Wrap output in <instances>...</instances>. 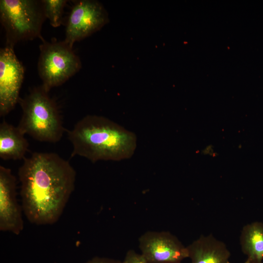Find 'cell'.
I'll return each instance as SVG.
<instances>
[{
  "label": "cell",
  "instance_id": "6da1fadb",
  "mask_svg": "<svg viewBox=\"0 0 263 263\" xmlns=\"http://www.w3.org/2000/svg\"><path fill=\"white\" fill-rule=\"evenodd\" d=\"M21 207L28 221L52 225L60 218L75 188L76 172L56 153L34 152L18 171Z\"/></svg>",
  "mask_w": 263,
  "mask_h": 263
},
{
  "label": "cell",
  "instance_id": "7a4b0ae2",
  "mask_svg": "<svg viewBox=\"0 0 263 263\" xmlns=\"http://www.w3.org/2000/svg\"><path fill=\"white\" fill-rule=\"evenodd\" d=\"M67 134L73 146L72 157L80 156L92 162L130 159L137 147L134 133L100 115L85 116Z\"/></svg>",
  "mask_w": 263,
  "mask_h": 263
},
{
  "label": "cell",
  "instance_id": "3957f363",
  "mask_svg": "<svg viewBox=\"0 0 263 263\" xmlns=\"http://www.w3.org/2000/svg\"><path fill=\"white\" fill-rule=\"evenodd\" d=\"M42 86L19 99L22 113L18 126L24 134L41 142L56 143L65 129L57 105Z\"/></svg>",
  "mask_w": 263,
  "mask_h": 263
},
{
  "label": "cell",
  "instance_id": "277c9868",
  "mask_svg": "<svg viewBox=\"0 0 263 263\" xmlns=\"http://www.w3.org/2000/svg\"><path fill=\"white\" fill-rule=\"evenodd\" d=\"M45 18L41 1L0 0V19L6 32V45L14 46L19 41L42 38Z\"/></svg>",
  "mask_w": 263,
  "mask_h": 263
},
{
  "label": "cell",
  "instance_id": "5b68a950",
  "mask_svg": "<svg viewBox=\"0 0 263 263\" xmlns=\"http://www.w3.org/2000/svg\"><path fill=\"white\" fill-rule=\"evenodd\" d=\"M42 40L38 69L42 81V87L49 92L78 72L81 63L73 46L65 40L48 42L42 38Z\"/></svg>",
  "mask_w": 263,
  "mask_h": 263
},
{
  "label": "cell",
  "instance_id": "8992f818",
  "mask_svg": "<svg viewBox=\"0 0 263 263\" xmlns=\"http://www.w3.org/2000/svg\"><path fill=\"white\" fill-rule=\"evenodd\" d=\"M109 22L108 14L98 1H77L70 13L64 40L72 46L74 43L99 30Z\"/></svg>",
  "mask_w": 263,
  "mask_h": 263
},
{
  "label": "cell",
  "instance_id": "52a82bcc",
  "mask_svg": "<svg viewBox=\"0 0 263 263\" xmlns=\"http://www.w3.org/2000/svg\"><path fill=\"white\" fill-rule=\"evenodd\" d=\"M24 69L18 59L14 46L0 50V115L8 114L19 102Z\"/></svg>",
  "mask_w": 263,
  "mask_h": 263
},
{
  "label": "cell",
  "instance_id": "ba28073f",
  "mask_svg": "<svg viewBox=\"0 0 263 263\" xmlns=\"http://www.w3.org/2000/svg\"><path fill=\"white\" fill-rule=\"evenodd\" d=\"M141 254L148 263H181L188 250L175 236L167 231H148L139 238Z\"/></svg>",
  "mask_w": 263,
  "mask_h": 263
},
{
  "label": "cell",
  "instance_id": "9c48e42d",
  "mask_svg": "<svg viewBox=\"0 0 263 263\" xmlns=\"http://www.w3.org/2000/svg\"><path fill=\"white\" fill-rule=\"evenodd\" d=\"M22 208L16 197V178L11 170L0 166V230L19 235L23 229Z\"/></svg>",
  "mask_w": 263,
  "mask_h": 263
},
{
  "label": "cell",
  "instance_id": "30bf717a",
  "mask_svg": "<svg viewBox=\"0 0 263 263\" xmlns=\"http://www.w3.org/2000/svg\"><path fill=\"white\" fill-rule=\"evenodd\" d=\"M191 263H227L230 253L225 244L212 235L201 236L188 246Z\"/></svg>",
  "mask_w": 263,
  "mask_h": 263
},
{
  "label": "cell",
  "instance_id": "8fae6325",
  "mask_svg": "<svg viewBox=\"0 0 263 263\" xmlns=\"http://www.w3.org/2000/svg\"><path fill=\"white\" fill-rule=\"evenodd\" d=\"M22 131L3 120L0 124V157L3 160L24 159L29 143Z\"/></svg>",
  "mask_w": 263,
  "mask_h": 263
},
{
  "label": "cell",
  "instance_id": "7c38bea8",
  "mask_svg": "<svg viewBox=\"0 0 263 263\" xmlns=\"http://www.w3.org/2000/svg\"><path fill=\"white\" fill-rule=\"evenodd\" d=\"M241 248L250 263H262L263 223L255 222L244 226L240 237Z\"/></svg>",
  "mask_w": 263,
  "mask_h": 263
},
{
  "label": "cell",
  "instance_id": "4fadbf2b",
  "mask_svg": "<svg viewBox=\"0 0 263 263\" xmlns=\"http://www.w3.org/2000/svg\"><path fill=\"white\" fill-rule=\"evenodd\" d=\"M67 1L65 0H41L44 16L49 19L53 27H57L61 25L63 9Z\"/></svg>",
  "mask_w": 263,
  "mask_h": 263
},
{
  "label": "cell",
  "instance_id": "5bb4252c",
  "mask_svg": "<svg viewBox=\"0 0 263 263\" xmlns=\"http://www.w3.org/2000/svg\"><path fill=\"white\" fill-rule=\"evenodd\" d=\"M122 263H148L141 254L133 250L128 251Z\"/></svg>",
  "mask_w": 263,
  "mask_h": 263
},
{
  "label": "cell",
  "instance_id": "9a60e30c",
  "mask_svg": "<svg viewBox=\"0 0 263 263\" xmlns=\"http://www.w3.org/2000/svg\"><path fill=\"white\" fill-rule=\"evenodd\" d=\"M86 263H122L118 261L104 258H94Z\"/></svg>",
  "mask_w": 263,
  "mask_h": 263
},
{
  "label": "cell",
  "instance_id": "2e32d148",
  "mask_svg": "<svg viewBox=\"0 0 263 263\" xmlns=\"http://www.w3.org/2000/svg\"><path fill=\"white\" fill-rule=\"evenodd\" d=\"M227 263H230L228 262ZM244 263H250V262L249 260L247 259V260Z\"/></svg>",
  "mask_w": 263,
  "mask_h": 263
}]
</instances>
